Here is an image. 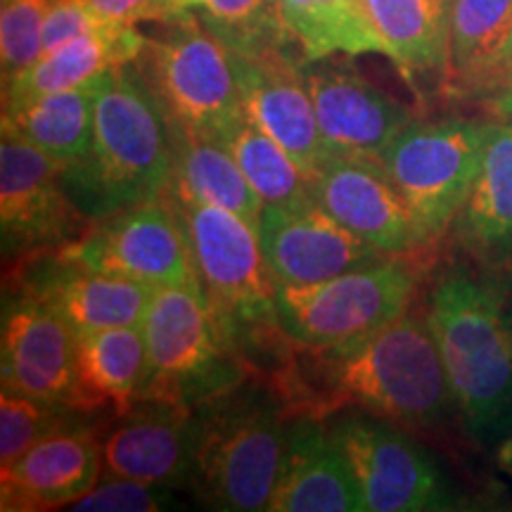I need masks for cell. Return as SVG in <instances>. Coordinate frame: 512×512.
Wrapping results in <instances>:
<instances>
[{
  "label": "cell",
  "mask_w": 512,
  "mask_h": 512,
  "mask_svg": "<svg viewBox=\"0 0 512 512\" xmlns=\"http://www.w3.org/2000/svg\"><path fill=\"white\" fill-rule=\"evenodd\" d=\"M266 382L290 420L328 418L351 406L430 430L456 411L427 309H408L382 330L335 347H306L283 335Z\"/></svg>",
  "instance_id": "1"
},
{
  "label": "cell",
  "mask_w": 512,
  "mask_h": 512,
  "mask_svg": "<svg viewBox=\"0 0 512 512\" xmlns=\"http://www.w3.org/2000/svg\"><path fill=\"white\" fill-rule=\"evenodd\" d=\"M174 174L171 119L136 64L100 76L93 140L64 169V188L88 221L162 197Z\"/></svg>",
  "instance_id": "2"
},
{
  "label": "cell",
  "mask_w": 512,
  "mask_h": 512,
  "mask_svg": "<svg viewBox=\"0 0 512 512\" xmlns=\"http://www.w3.org/2000/svg\"><path fill=\"white\" fill-rule=\"evenodd\" d=\"M456 413L479 444L512 437V306L508 290L470 268H448L427 299Z\"/></svg>",
  "instance_id": "3"
},
{
  "label": "cell",
  "mask_w": 512,
  "mask_h": 512,
  "mask_svg": "<svg viewBox=\"0 0 512 512\" xmlns=\"http://www.w3.org/2000/svg\"><path fill=\"white\" fill-rule=\"evenodd\" d=\"M140 330L147 368L138 401L202 413L238 389L245 366L200 283L155 287Z\"/></svg>",
  "instance_id": "4"
},
{
  "label": "cell",
  "mask_w": 512,
  "mask_h": 512,
  "mask_svg": "<svg viewBox=\"0 0 512 512\" xmlns=\"http://www.w3.org/2000/svg\"><path fill=\"white\" fill-rule=\"evenodd\" d=\"M290 418L273 394L223 396L202 411L190 482L214 510H268L283 472Z\"/></svg>",
  "instance_id": "5"
},
{
  "label": "cell",
  "mask_w": 512,
  "mask_h": 512,
  "mask_svg": "<svg viewBox=\"0 0 512 512\" xmlns=\"http://www.w3.org/2000/svg\"><path fill=\"white\" fill-rule=\"evenodd\" d=\"M150 24L133 60L138 74L171 124L221 136L245 114L238 57L192 10Z\"/></svg>",
  "instance_id": "6"
},
{
  "label": "cell",
  "mask_w": 512,
  "mask_h": 512,
  "mask_svg": "<svg viewBox=\"0 0 512 512\" xmlns=\"http://www.w3.org/2000/svg\"><path fill=\"white\" fill-rule=\"evenodd\" d=\"M420 256H384L320 283L275 285V320L306 347H335L382 330L411 309L425 273Z\"/></svg>",
  "instance_id": "7"
},
{
  "label": "cell",
  "mask_w": 512,
  "mask_h": 512,
  "mask_svg": "<svg viewBox=\"0 0 512 512\" xmlns=\"http://www.w3.org/2000/svg\"><path fill=\"white\" fill-rule=\"evenodd\" d=\"M486 136V121L413 119L377 157L430 245L453 228L470 197Z\"/></svg>",
  "instance_id": "8"
},
{
  "label": "cell",
  "mask_w": 512,
  "mask_h": 512,
  "mask_svg": "<svg viewBox=\"0 0 512 512\" xmlns=\"http://www.w3.org/2000/svg\"><path fill=\"white\" fill-rule=\"evenodd\" d=\"M171 202L181 216L197 278L230 344L242 332L275 320V280L254 223L214 204L174 197Z\"/></svg>",
  "instance_id": "9"
},
{
  "label": "cell",
  "mask_w": 512,
  "mask_h": 512,
  "mask_svg": "<svg viewBox=\"0 0 512 512\" xmlns=\"http://www.w3.org/2000/svg\"><path fill=\"white\" fill-rule=\"evenodd\" d=\"M53 259L152 287L200 283L176 204L164 195L91 221Z\"/></svg>",
  "instance_id": "10"
},
{
  "label": "cell",
  "mask_w": 512,
  "mask_h": 512,
  "mask_svg": "<svg viewBox=\"0 0 512 512\" xmlns=\"http://www.w3.org/2000/svg\"><path fill=\"white\" fill-rule=\"evenodd\" d=\"M354 467L363 510L422 512L453 508L451 486L418 441L382 418L332 422Z\"/></svg>",
  "instance_id": "11"
},
{
  "label": "cell",
  "mask_w": 512,
  "mask_h": 512,
  "mask_svg": "<svg viewBox=\"0 0 512 512\" xmlns=\"http://www.w3.org/2000/svg\"><path fill=\"white\" fill-rule=\"evenodd\" d=\"M67 164L27 140L3 133L0 143V226L3 249L34 252L60 247L88 228L64 188Z\"/></svg>",
  "instance_id": "12"
},
{
  "label": "cell",
  "mask_w": 512,
  "mask_h": 512,
  "mask_svg": "<svg viewBox=\"0 0 512 512\" xmlns=\"http://www.w3.org/2000/svg\"><path fill=\"white\" fill-rule=\"evenodd\" d=\"M304 74L330 157L377 159L415 119L411 107L368 81L347 60H335V55L306 62Z\"/></svg>",
  "instance_id": "13"
},
{
  "label": "cell",
  "mask_w": 512,
  "mask_h": 512,
  "mask_svg": "<svg viewBox=\"0 0 512 512\" xmlns=\"http://www.w3.org/2000/svg\"><path fill=\"white\" fill-rule=\"evenodd\" d=\"M256 233L275 285L320 283L392 256L363 242L318 202L264 204Z\"/></svg>",
  "instance_id": "14"
},
{
  "label": "cell",
  "mask_w": 512,
  "mask_h": 512,
  "mask_svg": "<svg viewBox=\"0 0 512 512\" xmlns=\"http://www.w3.org/2000/svg\"><path fill=\"white\" fill-rule=\"evenodd\" d=\"M313 197L332 219L382 254H422L430 247L380 159L330 157L313 181Z\"/></svg>",
  "instance_id": "15"
},
{
  "label": "cell",
  "mask_w": 512,
  "mask_h": 512,
  "mask_svg": "<svg viewBox=\"0 0 512 512\" xmlns=\"http://www.w3.org/2000/svg\"><path fill=\"white\" fill-rule=\"evenodd\" d=\"M238 57L245 112L256 126L290 152L311 181L330 159L320 136L316 107L306 83L304 64L294 48H273Z\"/></svg>",
  "instance_id": "16"
},
{
  "label": "cell",
  "mask_w": 512,
  "mask_h": 512,
  "mask_svg": "<svg viewBox=\"0 0 512 512\" xmlns=\"http://www.w3.org/2000/svg\"><path fill=\"white\" fill-rule=\"evenodd\" d=\"M200 432L202 413L166 401H138L102 441V475L169 489L190 482Z\"/></svg>",
  "instance_id": "17"
},
{
  "label": "cell",
  "mask_w": 512,
  "mask_h": 512,
  "mask_svg": "<svg viewBox=\"0 0 512 512\" xmlns=\"http://www.w3.org/2000/svg\"><path fill=\"white\" fill-rule=\"evenodd\" d=\"M76 335L34 297L5 306L0 370L3 389L67 406L74 387Z\"/></svg>",
  "instance_id": "18"
},
{
  "label": "cell",
  "mask_w": 512,
  "mask_h": 512,
  "mask_svg": "<svg viewBox=\"0 0 512 512\" xmlns=\"http://www.w3.org/2000/svg\"><path fill=\"white\" fill-rule=\"evenodd\" d=\"M271 512H361L363 496L335 425L292 418Z\"/></svg>",
  "instance_id": "19"
},
{
  "label": "cell",
  "mask_w": 512,
  "mask_h": 512,
  "mask_svg": "<svg viewBox=\"0 0 512 512\" xmlns=\"http://www.w3.org/2000/svg\"><path fill=\"white\" fill-rule=\"evenodd\" d=\"M102 441L91 430H57L17 463L0 470V510L41 512L69 508L98 484Z\"/></svg>",
  "instance_id": "20"
},
{
  "label": "cell",
  "mask_w": 512,
  "mask_h": 512,
  "mask_svg": "<svg viewBox=\"0 0 512 512\" xmlns=\"http://www.w3.org/2000/svg\"><path fill=\"white\" fill-rule=\"evenodd\" d=\"M512 50V0H448L446 95L491 105Z\"/></svg>",
  "instance_id": "21"
},
{
  "label": "cell",
  "mask_w": 512,
  "mask_h": 512,
  "mask_svg": "<svg viewBox=\"0 0 512 512\" xmlns=\"http://www.w3.org/2000/svg\"><path fill=\"white\" fill-rule=\"evenodd\" d=\"M57 268L27 297L53 309L76 337L110 328H140L155 287L55 261Z\"/></svg>",
  "instance_id": "22"
},
{
  "label": "cell",
  "mask_w": 512,
  "mask_h": 512,
  "mask_svg": "<svg viewBox=\"0 0 512 512\" xmlns=\"http://www.w3.org/2000/svg\"><path fill=\"white\" fill-rule=\"evenodd\" d=\"M147 368L140 328H110L76 337L72 411H105L117 418L136 406Z\"/></svg>",
  "instance_id": "23"
},
{
  "label": "cell",
  "mask_w": 512,
  "mask_h": 512,
  "mask_svg": "<svg viewBox=\"0 0 512 512\" xmlns=\"http://www.w3.org/2000/svg\"><path fill=\"white\" fill-rule=\"evenodd\" d=\"M145 43V34L128 24H102L91 34L41 55V60L3 83V107L67 91L98 79L107 69L131 64Z\"/></svg>",
  "instance_id": "24"
},
{
  "label": "cell",
  "mask_w": 512,
  "mask_h": 512,
  "mask_svg": "<svg viewBox=\"0 0 512 512\" xmlns=\"http://www.w3.org/2000/svg\"><path fill=\"white\" fill-rule=\"evenodd\" d=\"M387 55L411 83L444 91L448 72V0H366Z\"/></svg>",
  "instance_id": "25"
},
{
  "label": "cell",
  "mask_w": 512,
  "mask_h": 512,
  "mask_svg": "<svg viewBox=\"0 0 512 512\" xmlns=\"http://www.w3.org/2000/svg\"><path fill=\"white\" fill-rule=\"evenodd\" d=\"M174 174L166 195L181 202L214 204L259 223L264 202L219 136L171 124Z\"/></svg>",
  "instance_id": "26"
},
{
  "label": "cell",
  "mask_w": 512,
  "mask_h": 512,
  "mask_svg": "<svg viewBox=\"0 0 512 512\" xmlns=\"http://www.w3.org/2000/svg\"><path fill=\"white\" fill-rule=\"evenodd\" d=\"M453 230L479 259L512 254V124H489L482 169Z\"/></svg>",
  "instance_id": "27"
},
{
  "label": "cell",
  "mask_w": 512,
  "mask_h": 512,
  "mask_svg": "<svg viewBox=\"0 0 512 512\" xmlns=\"http://www.w3.org/2000/svg\"><path fill=\"white\" fill-rule=\"evenodd\" d=\"M102 76V74H100ZM98 79L3 107V133L27 140L64 164H76L93 140Z\"/></svg>",
  "instance_id": "28"
},
{
  "label": "cell",
  "mask_w": 512,
  "mask_h": 512,
  "mask_svg": "<svg viewBox=\"0 0 512 512\" xmlns=\"http://www.w3.org/2000/svg\"><path fill=\"white\" fill-rule=\"evenodd\" d=\"M280 10L302 62L382 53L366 0H280Z\"/></svg>",
  "instance_id": "29"
},
{
  "label": "cell",
  "mask_w": 512,
  "mask_h": 512,
  "mask_svg": "<svg viewBox=\"0 0 512 512\" xmlns=\"http://www.w3.org/2000/svg\"><path fill=\"white\" fill-rule=\"evenodd\" d=\"M219 138L264 204L302 207V204L316 202L313 181L304 174L302 166L294 162L278 140L256 126L247 112L240 114Z\"/></svg>",
  "instance_id": "30"
},
{
  "label": "cell",
  "mask_w": 512,
  "mask_h": 512,
  "mask_svg": "<svg viewBox=\"0 0 512 512\" xmlns=\"http://www.w3.org/2000/svg\"><path fill=\"white\" fill-rule=\"evenodd\" d=\"M197 17L235 55L294 48L283 22L280 0H200Z\"/></svg>",
  "instance_id": "31"
},
{
  "label": "cell",
  "mask_w": 512,
  "mask_h": 512,
  "mask_svg": "<svg viewBox=\"0 0 512 512\" xmlns=\"http://www.w3.org/2000/svg\"><path fill=\"white\" fill-rule=\"evenodd\" d=\"M64 403H50L34 396L3 389L0 394V470L17 463L43 437L67 427Z\"/></svg>",
  "instance_id": "32"
},
{
  "label": "cell",
  "mask_w": 512,
  "mask_h": 512,
  "mask_svg": "<svg viewBox=\"0 0 512 512\" xmlns=\"http://www.w3.org/2000/svg\"><path fill=\"white\" fill-rule=\"evenodd\" d=\"M53 0H3L0 3V62L3 83L41 60L43 24Z\"/></svg>",
  "instance_id": "33"
},
{
  "label": "cell",
  "mask_w": 512,
  "mask_h": 512,
  "mask_svg": "<svg viewBox=\"0 0 512 512\" xmlns=\"http://www.w3.org/2000/svg\"><path fill=\"white\" fill-rule=\"evenodd\" d=\"M169 486L138 482L126 477H105L69 505L76 512H157L169 503Z\"/></svg>",
  "instance_id": "34"
},
{
  "label": "cell",
  "mask_w": 512,
  "mask_h": 512,
  "mask_svg": "<svg viewBox=\"0 0 512 512\" xmlns=\"http://www.w3.org/2000/svg\"><path fill=\"white\" fill-rule=\"evenodd\" d=\"M102 24L83 0H53L43 24V55L91 34Z\"/></svg>",
  "instance_id": "35"
},
{
  "label": "cell",
  "mask_w": 512,
  "mask_h": 512,
  "mask_svg": "<svg viewBox=\"0 0 512 512\" xmlns=\"http://www.w3.org/2000/svg\"><path fill=\"white\" fill-rule=\"evenodd\" d=\"M93 15L107 24H128L136 27L143 22H162L192 10L188 0H83Z\"/></svg>",
  "instance_id": "36"
},
{
  "label": "cell",
  "mask_w": 512,
  "mask_h": 512,
  "mask_svg": "<svg viewBox=\"0 0 512 512\" xmlns=\"http://www.w3.org/2000/svg\"><path fill=\"white\" fill-rule=\"evenodd\" d=\"M489 107H494V110L501 114V117H512V50H510L508 60H505L503 76H501V83H498L496 98L491 100Z\"/></svg>",
  "instance_id": "37"
},
{
  "label": "cell",
  "mask_w": 512,
  "mask_h": 512,
  "mask_svg": "<svg viewBox=\"0 0 512 512\" xmlns=\"http://www.w3.org/2000/svg\"><path fill=\"white\" fill-rule=\"evenodd\" d=\"M188 3H190V8H192V10H195V8H197V5H200V0H188Z\"/></svg>",
  "instance_id": "38"
},
{
  "label": "cell",
  "mask_w": 512,
  "mask_h": 512,
  "mask_svg": "<svg viewBox=\"0 0 512 512\" xmlns=\"http://www.w3.org/2000/svg\"><path fill=\"white\" fill-rule=\"evenodd\" d=\"M510 119H512V117H510ZM510 124H512V121H510Z\"/></svg>",
  "instance_id": "39"
}]
</instances>
